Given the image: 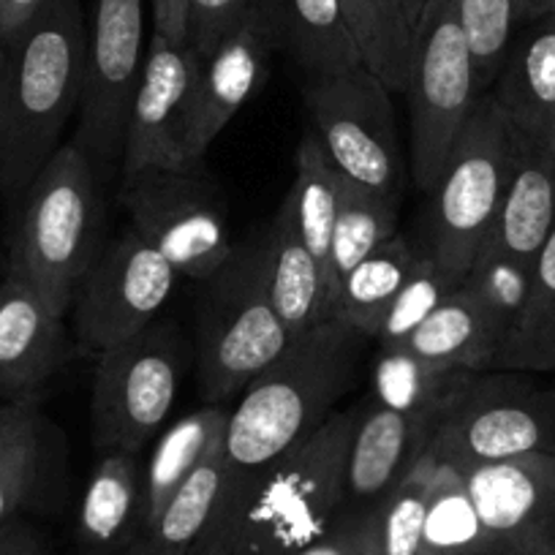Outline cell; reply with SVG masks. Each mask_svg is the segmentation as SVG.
Wrapping results in <instances>:
<instances>
[{"label": "cell", "mask_w": 555, "mask_h": 555, "mask_svg": "<svg viewBox=\"0 0 555 555\" xmlns=\"http://www.w3.org/2000/svg\"><path fill=\"white\" fill-rule=\"evenodd\" d=\"M452 289H457L455 281L447 278L436 267V261L430 259L428 250L423 248V256H420L414 272L409 275L403 289L398 292L392 306H389L373 344H378V349H400L411 338V333L441 306V300Z\"/></svg>", "instance_id": "obj_36"}, {"label": "cell", "mask_w": 555, "mask_h": 555, "mask_svg": "<svg viewBox=\"0 0 555 555\" xmlns=\"http://www.w3.org/2000/svg\"><path fill=\"white\" fill-rule=\"evenodd\" d=\"M7 88H9V55L0 44V158H3V133H7Z\"/></svg>", "instance_id": "obj_41"}, {"label": "cell", "mask_w": 555, "mask_h": 555, "mask_svg": "<svg viewBox=\"0 0 555 555\" xmlns=\"http://www.w3.org/2000/svg\"><path fill=\"white\" fill-rule=\"evenodd\" d=\"M495 371H555V229L539 254L526 308L506 335Z\"/></svg>", "instance_id": "obj_33"}, {"label": "cell", "mask_w": 555, "mask_h": 555, "mask_svg": "<svg viewBox=\"0 0 555 555\" xmlns=\"http://www.w3.org/2000/svg\"><path fill=\"white\" fill-rule=\"evenodd\" d=\"M223 441L205 457L153 522L142 526L126 555H191L210 522L223 479Z\"/></svg>", "instance_id": "obj_28"}, {"label": "cell", "mask_w": 555, "mask_h": 555, "mask_svg": "<svg viewBox=\"0 0 555 555\" xmlns=\"http://www.w3.org/2000/svg\"><path fill=\"white\" fill-rule=\"evenodd\" d=\"M267 240L272 300L289 338H297L319 322H327V284L317 256L302 237L289 196H284L275 218L267 223Z\"/></svg>", "instance_id": "obj_23"}, {"label": "cell", "mask_w": 555, "mask_h": 555, "mask_svg": "<svg viewBox=\"0 0 555 555\" xmlns=\"http://www.w3.org/2000/svg\"><path fill=\"white\" fill-rule=\"evenodd\" d=\"M120 202L131 227L172 261L180 278L202 281L232 250L227 205L205 158L122 175Z\"/></svg>", "instance_id": "obj_11"}, {"label": "cell", "mask_w": 555, "mask_h": 555, "mask_svg": "<svg viewBox=\"0 0 555 555\" xmlns=\"http://www.w3.org/2000/svg\"><path fill=\"white\" fill-rule=\"evenodd\" d=\"M68 338L57 317L20 278H0V398L39 400L41 389L66 365Z\"/></svg>", "instance_id": "obj_16"}, {"label": "cell", "mask_w": 555, "mask_h": 555, "mask_svg": "<svg viewBox=\"0 0 555 555\" xmlns=\"http://www.w3.org/2000/svg\"><path fill=\"white\" fill-rule=\"evenodd\" d=\"M44 416L39 400L0 405V528L20 520L44 472Z\"/></svg>", "instance_id": "obj_32"}, {"label": "cell", "mask_w": 555, "mask_h": 555, "mask_svg": "<svg viewBox=\"0 0 555 555\" xmlns=\"http://www.w3.org/2000/svg\"><path fill=\"white\" fill-rule=\"evenodd\" d=\"M229 409L227 405H210L183 416L153 450L142 474V520L139 528L156 520L164 506L175 499L180 488L189 482L191 474L205 463V457L221 444L227 436Z\"/></svg>", "instance_id": "obj_24"}, {"label": "cell", "mask_w": 555, "mask_h": 555, "mask_svg": "<svg viewBox=\"0 0 555 555\" xmlns=\"http://www.w3.org/2000/svg\"><path fill=\"white\" fill-rule=\"evenodd\" d=\"M504 340V324L468 286L461 284L441 300V306L411 333L400 349L434 365L482 373L495 371Z\"/></svg>", "instance_id": "obj_20"}, {"label": "cell", "mask_w": 555, "mask_h": 555, "mask_svg": "<svg viewBox=\"0 0 555 555\" xmlns=\"http://www.w3.org/2000/svg\"><path fill=\"white\" fill-rule=\"evenodd\" d=\"M180 272L133 227L104 245L74 295V333L85 351L112 349L142 333L172 297Z\"/></svg>", "instance_id": "obj_12"}, {"label": "cell", "mask_w": 555, "mask_h": 555, "mask_svg": "<svg viewBox=\"0 0 555 555\" xmlns=\"http://www.w3.org/2000/svg\"><path fill=\"white\" fill-rule=\"evenodd\" d=\"M434 455L425 452L389 493L351 517L362 555H420Z\"/></svg>", "instance_id": "obj_26"}, {"label": "cell", "mask_w": 555, "mask_h": 555, "mask_svg": "<svg viewBox=\"0 0 555 555\" xmlns=\"http://www.w3.org/2000/svg\"><path fill=\"white\" fill-rule=\"evenodd\" d=\"M272 50L275 41L256 0L248 17L210 55L202 57L185 139L189 162H202L223 128L248 104L250 95L259 93Z\"/></svg>", "instance_id": "obj_15"}, {"label": "cell", "mask_w": 555, "mask_h": 555, "mask_svg": "<svg viewBox=\"0 0 555 555\" xmlns=\"http://www.w3.org/2000/svg\"><path fill=\"white\" fill-rule=\"evenodd\" d=\"M544 17V0H517V20L520 25L537 23Z\"/></svg>", "instance_id": "obj_42"}, {"label": "cell", "mask_w": 555, "mask_h": 555, "mask_svg": "<svg viewBox=\"0 0 555 555\" xmlns=\"http://www.w3.org/2000/svg\"><path fill=\"white\" fill-rule=\"evenodd\" d=\"M199 66L202 57L191 47L172 44L153 34L128 112L122 175L189 162L185 139Z\"/></svg>", "instance_id": "obj_13"}, {"label": "cell", "mask_w": 555, "mask_h": 555, "mask_svg": "<svg viewBox=\"0 0 555 555\" xmlns=\"http://www.w3.org/2000/svg\"><path fill=\"white\" fill-rule=\"evenodd\" d=\"M457 472L501 553L555 555V455H528Z\"/></svg>", "instance_id": "obj_14"}, {"label": "cell", "mask_w": 555, "mask_h": 555, "mask_svg": "<svg viewBox=\"0 0 555 555\" xmlns=\"http://www.w3.org/2000/svg\"><path fill=\"white\" fill-rule=\"evenodd\" d=\"M302 101L311 115L308 131L319 139L340 178L387 199H400L405 167L392 90L365 66H354L306 79Z\"/></svg>", "instance_id": "obj_9"}, {"label": "cell", "mask_w": 555, "mask_h": 555, "mask_svg": "<svg viewBox=\"0 0 555 555\" xmlns=\"http://www.w3.org/2000/svg\"><path fill=\"white\" fill-rule=\"evenodd\" d=\"M360 405L335 411L302 444L261 472L232 555H295L322 539L346 499V457Z\"/></svg>", "instance_id": "obj_4"}, {"label": "cell", "mask_w": 555, "mask_h": 555, "mask_svg": "<svg viewBox=\"0 0 555 555\" xmlns=\"http://www.w3.org/2000/svg\"><path fill=\"white\" fill-rule=\"evenodd\" d=\"M340 189H344V178L330 164V158L324 156L319 139L308 131L300 139V145H297L295 183L289 185L286 196L295 207L297 223H300L308 248H311L319 267H322L324 284H327L330 240H333L335 216H338Z\"/></svg>", "instance_id": "obj_34"}, {"label": "cell", "mask_w": 555, "mask_h": 555, "mask_svg": "<svg viewBox=\"0 0 555 555\" xmlns=\"http://www.w3.org/2000/svg\"><path fill=\"white\" fill-rule=\"evenodd\" d=\"M196 284V378L202 398L223 405L292 340L272 300L267 227L234 243L223 264Z\"/></svg>", "instance_id": "obj_3"}, {"label": "cell", "mask_w": 555, "mask_h": 555, "mask_svg": "<svg viewBox=\"0 0 555 555\" xmlns=\"http://www.w3.org/2000/svg\"><path fill=\"white\" fill-rule=\"evenodd\" d=\"M0 555H44L41 537L23 520L0 528Z\"/></svg>", "instance_id": "obj_39"}, {"label": "cell", "mask_w": 555, "mask_h": 555, "mask_svg": "<svg viewBox=\"0 0 555 555\" xmlns=\"http://www.w3.org/2000/svg\"><path fill=\"white\" fill-rule=\"evenodd\" d=\"M463 34L472 47L477 82L485 90L495 82L509 52L517 20V0H455Z\"/></svg>", "instance_id": "obj_35"}, {"label": "cell", "mask_w": 555, "mask_h": 555, "mask_svg": "<svg viewBox=\"0 0 555 555\" xmlns=\"http://www.w3.org/2000/svg\"><path fill=\"white\" fill-rule=\"evenodd\" d=\"M550 151H553V156H555V137H553V142H550Z\"/></svg>", "instance_id": "obj_45"}, {"label": "cell", "mask_w": 555, "mask_h": 555, "mask_svg": "<svg viewBox=\"0 0 555 555\" xmlns=\"http://www.w3.org/2000/svg\"><path fill=\"white\" fill-rule=\"evenodd\" d=\"M428 452L457 468L555 455V387L520 371L474 373L439 416Z\"/></svg>", "instance_id": "obj_7"}, {"label": "cell", "mask_w": 555, "mask_h": 555, "mask_svg": "<svg viewBox=\"0 0 555 555\" xmlns=\"http://www.w3.org/2000/svg\"><path fill=\"white\" fill-rule=\"evenodd\" d=\"M472 376V371L434 365L405 349H378L373 362L371 400L384 409L439 423V416Z\"/></svg>", "instance_id": "obj_27"}, {"label": "cell", "mask_w": 555, "mask_h": 555, "mask_svg": "<svg viewBox=\"0 0 555 555\" xmlns=\"http://www.w3.org/2000/svg\"><path fill=\"white\" fill-rule=\"evenodd\" d=\"M346 23L362 55V66L392 93L409 82L416 44V23L409 0H340Z\"/></svg>", "instance_id": "obj_30"}, {"label": "cell", "mask_w": 555, "mask_h": 555, "mask_svg": "<svg viewBox=\"0 0 555 555\" xmlns=\"http://www.w3.org/2000/svg\"><path fill=\"white\" fill-rule=\"evenodd\" d=\"M517 151L520 139L509 117L493 93H482L452 147L439 183L430 191L428 234L423 245L436 267L457 286L493 229L515 172Z\"/></svg>", "instance_id": "obj_5"}, {"label": "cell", "mask_w": 555, "mask_h": 555, "mask_svg": "<svg viewBox=\"0 0 555 555\" xmlns=\"http://www.w3.org/2000/svg\"><path fill=\"white\" fill-rule=\"evenodd\" d=\"M151 39V0H93L88 72L72 142L93 164L101 183L122 167L128 112Z\"/></svg>", "instance_id": "obj_10"}, {"label": "cell", "mask_w": 555, "mask_h": 555, "mask_svg": "<svg viewBox=\"0 0 555 555\" xmlns=\"http://www.w3.org/2000/svg\"><path fill=\"white\" fill-rule=\"evenodd\" d=\"M409 9L414 14V23L420 28V17H423V9H425V0H409Z\"/></svg>", "instance_id": "obj_43"}, {"label": "cell", "mask_w": 555, "mask_h": 555, "mask_svg": "<svg viewBox=\"0 0 555 555\" xmlns=\"http://www.w3.org/2000/svg\"><path fill=\"white\" fill-rule=\"evenodd\" d=\"M512 39L493 99L520 137L547 145L555 137V20L542 17Z\"/></svg>", "instance_id": "obj_19"}, {"label": "cell", "mask_w": 555, "mask_h": 555, "mask_svg": "<svg viewBox=\"0 0 555 555\" xmlns=\"http://www.w3.org/2000/svg\"><path fill=\"white\" fill-rule=\"evenodd\" d=\"M275 50L289 52L306 79L362 66L340 0H259Z\"/></svg>", "instance_id": "obj_21"}, {"label": "cell", "mask_w": 555, "mask_h": 555, "mask_svg": "<svg viewBox=\"0 0 555 555\" xmlns=\"http://www.w3.org/2000/svg\"><path fill=\"white\" fill-rule=\"evenodd\" d=\"M420 256L423 245H414L403 234H395L392 240L378 245L346 275L333 319L360 333L362 338L376 340L389 306L414 272Z\"/></svg>", "instance_id": "obj_25"}, {"label": "cell", "mask_w": 555, "mask_h": 555, "mask_svg": "<svg viewBox=\"0 0 555 555\" xmlns=\"http://www.w3.org/2000/svg\"><path fill=\"white\" fill-rule=\"evenodd\" d=\"M403 93L411 180L430 194L482 95L455 0H425Z\"/></svg>", "instance_id": "obj_6"}, {"label": "cell", "mask_w": 555, "mask_h": 555, "mask_svg": "<svg viewBox=\"0 0 555 555\" xmlns=\"http://www.w3.org/2000/svg\"><path fill=\"white\" fill-rule=\"evenodd\" d=\"M44 3L47 0H0V44L20 34Z\"/></svg>", "instance_id": "obj_40"}, {"label": "cell", "mask_w": 555, "mask_h": 555, "mask_svg": "<svg viewBox=\"0 0 555 555\" xmlns=\"http://www.w3.org/2000/svg\"><path fill=\"white\" fill-rule=\"evenodd\" d=\"M398 205L400 199H387L344 180L327 256V319H333L346 275L398 234Z\"/></svg>", "instance_id": "obj_29"}, {"label": "cell", "mask_w": 555, "mask_h": 555, "mask_svg": "<svg viewBox=\"0 0 555 555\" xmlns=\"http://www.w3.org/2000/svg\"><path fill=\"white\" fill-rule=\"evenodd\" d=\"M153 34L164 36L167 41L180 47L189 44L191 25V0H151Z\"/></svg>", "instance_id": "obj_37"}, {"label": "cell", "mask_w": 555, "mask_h": 555, "mask_svg": "<svg viewBox=\"0 0 555 555\" xmlns=\"http://www.w3.org/2000/svg\"><path fill=\"white\" fill-rule=\"evenodd\" d=\"M142 520V474L137 455L104 452L85 488L77 539L85 555H126Z\"/></svg>", "instance_id": "obj_22"}, {"label": "cell", "mask_w": 555, "mask_h": 555, "mask_svg": "<svg viewBox=\"0 0 555 555\" xmlns=\"http://www.w3.org/2000/svg\"><path fill=\"white\" fill-rule=\"evenodd\" d=\"M544 17L555 20V0H544Z\"/></svg>", "instance_id": "obj_44"}, {"label": "cell", "mask_w": 555, "mask_h": 555, "mask_svg": "<svg viewBox=\"0 0 555 555\" xmlns=\"http://www.w3.org/2000/svg\"><path fill=\"white\" fill-rule=\"evenodd\" d=\"M7 133L0 158V196L20 199L79 109L88 72V14L82 0H47L7 41Z\"/></svg>", "instance_id": "obj_1"}, {"label": "cell", "mask_w": 555, "mask_h": 555, "mask_svg": "<svg viewBox=\"0 0 555 555\" xmlns=\"http://www.w3.org/2000/svg\"><path fill=\"white\" fill-rule=\"evenodd\" d=\"M420 555H504L485 531L463 474L439 457H434Z\"/></svg>", "instance_id": "obj_31"}, {"label": "cell", "mask_w": 555, "mask_h": 555, "mask_svg": "<svg viewBox=\"0 0 555 555\" xmlns=\"http://www.w3.org/2000/svg\"><path fill=\"white\" fill-rule=\"evenodd\" d=\"M434 428V420L400 414L367 398L351 434L340 515H357L389 493L428 452Z\"/></svg>", "instance_id": "obj_17"}, {"label": "cell", "mask_w": 555, "mask_h": 555, "mask_svg": "<svg viewBox=\"0 0 555 555\" xmlns=\"http://www.w3.org/2000/svg\"><path fill=\"white\" fill-rule=\"evenodd\" d=\"M185 360L189 344L167 319L101 351L90 398L93 447L101 455L145 450L172 411Z\"/></svg>", "instance_id": "obj_8"}, {"label": "cell", "mask_w": 555, "mask_h": 555, "mask_svg": "<svg viewBox=\"0 0 555 555\" xmlns=\"http://www.w3.org/2000/svg\"><path fill=\"white\" fill-rule=\"evenodd\" d=\"M295 555H362L351 517H338L322 539H317Z\"/></svg>", "instance_id": "obj_38"}, {"label": "cell", "mask_w": 555, "mask_h": 555, "mask_svg": "<svg viewBox=\"0 0 555 555\" xmlns=\"http://www.w3.org/2000/svg\"><path fill=\"white\" fill-rule=\"evenodd\" d=\"M104 221L101 178L88 156L66 142L20 196L7 272L66 317L82 278L104 250Z\"/></svg>", "instance_id": "obj_2"}, {"label": "cell", "mask_w": 555, "mask_h": 555, "mask_svg": "<svg viewBox=\"0 0 555 555\" xmlns=\"http://www.w3.org/2000/svg\"><path fill=\"white\" fill-rule=\"evenodd\" d=\"M515 172L493 229L479 254L531 270L555 229V156L547 145L520 137ZM477 254V256H479Z\"/></svg>", "instance_id": "obj_18"}]
</instances>
